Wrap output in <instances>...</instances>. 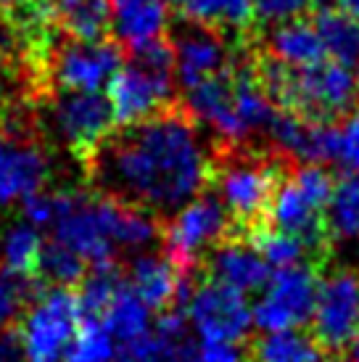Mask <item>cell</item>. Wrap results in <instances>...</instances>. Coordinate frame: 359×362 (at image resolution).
I'll return each instance as SVG.
<instances>
[{
    "label": "cell",
    "mask_w": 359,
    "mask_h": 362,
    "mask_svg": "<svg viewBox=\"0 0 359 362\" xmlns=\"http://www.w3.org/2000/svg\"><path fill=\"white\" fill-rule=\"evenodd\" d=\"M211 153L182 101L148 119L114 127L85 164L95 196L167 222L209 188Z\"/></svg>",
    "instance_id": "cell-1"
},
{
    "label": "cell",
    "mask_w": 359,
    "mask_h": 362,
    "mask_svg": "<svg viewBox=\"0 0 359 362\" xmlns=\"http://www.w3.org/2000/svg\"><path fill=\"white\" fill-rule=\"evenodd\" d=\"M293 170V161L280 151H254L249 146L220 143L211 153L209 188L230 217V241L249 243L269 228V211L280 185Z\"/></svg>",
    "instance_id": "cell-2"
},
{
    "label": "cell",
    "mask_w": 359,
    "mask_h": 362,
    "mask_svg": "<svg viewBox=\"0 0 359 362\" xmlns=\"http://www.w3.org/2000/svg\"><path fill=\"white\" fill-rule=\"evenodd\" d=\"M230 235L233 228L228 211L214 193L206 191L161 225L164 259H170L182 278H190L193 272H199L201 259L214 246L230 241Z\"/></svg>",
    "instance_id": "cell-3"
},
{
    "label": "cell",
    "mask_w": 359,
    "mask_h": 362,
    "mask_svg": "<svg viewBox=\"0 0 359 362\" xmlns=\"http://www.w3.org/2000/svg\"><path fill=\"white\" fill-rule=\"evenodd\" d=\"M124 51L119 42H80L53 37L37 66L42 71L45 93H95L119 69Z\"/></svg>",
    "instance_id": "cell-4"
},
{
    "label": "cell",
    "mask_w": 359,
    "mask_h": 362,
    "mask_svg": "<svg viewBox=\"0 0 359 362\" xmlns=\"http://www.w3.org/2000/svg\"><path fill=\"white\" fill-rule=\"evenodd\" d=\"M80 322L77 296L66 288H50L32 304L19 322V339L30 362H59L66 354Z\"/></svg>",
    "instance_id": "cell-5"
},
{
    "label": "cell",
    "mask_w": 359,
    "mask_h": 362,
    "mask_svg": "<svg viewBox=\"0 0 359 362\" xmlns=\"http://www.w3.org/2000/svg\"><path fill=\"white\" fill-rule=\"evenodd\" d=\"M319 291V270L312 264H296L278 270L267 281V293L261 296L251 317L261 331L278 333L304 325L314 312Z\"/></svg>",
    "instance_id": "cell-6"
},
{
    "label": "cell",
    "mask_w": 359,
    "mask_h": 362,
    "mask_svg": "<svg viewBox=\"0 0 359 362\" xmlns=\"http://www.w3.org/2000/svg\"><path fill=\"white\" fill-rule=\"evenodd\" d=\"M50 122L82 167L114 130V111L100 93H53Z\"/></svg>",
    "instance_id": "cell-7"
},
{
    "label": "cell",
    "mask_w": 359,
    "mask_h": 362,
    "mask_svg": "<svg viewBox=\"0 0 359 362\" xmlns=\"http://www.w3.org/2000/svg\"><path fill=\"white\" fill-rule=\"evenodd\" d=\"M314 341L328 352H343L359 339V275L336 272L319 281L317 304L312 312Z\"/></svg>",
    "instance_id": "cell-8"
},
{
    "label": "cell",
    "mask_w": 359,
    "mask_h": 362,
    "mask_svg": "<svg viewBox=\"0 0 359 362\" xmlns=\"http://www.w3.org/2000/svg\"><path fill=\"white\" fill-rule=\"evenodd\" d=\"M190 320L209 344H233L246 339L251 328V307L246 296L222 283L204 281L188 302Z\"/></svg>",
    "instance_id": "cell-9"
},
{
    "label": "cell",
    "mask_w": 359,
    "mask_h": 362,
    "mask_svg": "<svg viewBox=\"0 0 359 362\" xmlns=\"http://www.w3.org/2000/svg\"><path fill=\"white\" fill-rule=\"evenodd\" d=\"M109 103L114 127L148 119L172 103V74H156L130 61L109 80Z\"/></svg>",
    "instance_id": "cell-10"
},
{
    "label": "cell",
    "mask_w": 359,
    "mask_h": 362,
    "mask_svg": "<svg viewBox=\"0 0 359 362\" xmlns=\"http://www.w3.org/2000/svg\"><path fill=\"white\" fill-rule=\"evenodd\" d=\"M172 45H175V66L185 90H193L201 82L228 71L235 61V53L240 51L222 32L201 24H190L188 30H182L177 40H172Z\"/></svg>",
    "instance_id": "cell-11"
},
{
    "label": "cell",
    "mask_w": 359,
    "mask_h": 362,
    "mask_svg": "<svg viewBox=\"0 0 359 362\" xmlns=\"http://www.w3.org/2000/svg\"><path fill=\"white\" fill-rule=\"evenodd\" d=\"M199 270H204V281L222 283L238 293L254 291L269 281L267 262L246 241H225L214 246L201 259Z\"/></svg>",
    "instance_id": "cell-12"
},
{
    "label": "cell",
    "mask_w": 359,
    "mask_h": 362,
    "mask_svg": "<svg viewBox=\"0 0 359 362\" xmlns=\"http://www.w3.org/2000/svg\"><path fill=\"white\" fill-rule=\"evenodd\" d=\"M48 159L32 143L0 135V204L24 202L48 180Z\"/></svg>",
    "instance_id": "cell-13"
},
{
    "label": "cell",
    "mask_w": 359,
    "mask_h": 362,
    "mask_svg": "<svg viewBox=\"0 0 359 362\" xmlns=\"http://www.w3.org/2000/svg\"><path fill=\"white\" fill-rule=\"evenodd\" d=\"M130 291L148 310L164 315L188 302L190 278H182L164 257H140L130 270Z\"/></svg>",
    "instance_id": "cell-14"
},
{
    "label": "cell",
    "mask_w": 359,
    "mask_h": 362,
    "mask_svg": "<svg viewBox=\"0 0 359 362\" xmlns=\"http://www.w3.org/2000/svg\"><path fill=\"white\" fill-rule=\"evenodd\" d=\"M111 24L122 51L156 40L167 27L164 0H109Z\"/></svg>",
    "instance_id": "cell-15"
},
{
    "label": "cell",
    "mask_w": 359,
    "mask_h": 362,
    "mask_svg": "<svg viewBox=\"0 0 359 362\" xmlns=\"http://www.w3.org/2000/svg\"><path fill=\"white\" fill-rule=\"evenodd\" d=\"M50 19L64 37L80 42H103L111 37L109 0H50Z\"/></svg>",
    "instance_id": "cell-16"
},
{
    "label": "cell",
    "mask_w": 359,
    "mask_h": 362,
    "mask_svg": "<svg viewBox=\"0 0 359 362\" xmlns=\"http://www.w3.org/2000/svg\"><path fill=\"white\" fill-rule=\"evenodd\" d=\"M261 48L269 56L283 61L286 66H293V69L314 66V64L328 59L314 24H312V19H304V16L280 21L278 27L269 32L267 45H261Z\"/></svg>",
    "instance_id": "cell-17"
},
{
    "label": "cell",
    "mask_w": 359,
    "mask_h": 362,
    "mask_svg": "<svg viewBox=\"0 0 359 362\" xmlns=\"http://www.w3.org/2000/svg\"><path fill=\"white\" fill-rule=\"evenodd\" d=\"M312 24L317 30L325 56L349 69L359 61V21L341 8L314 11Z\"/></svg>",
    "instance_id": "cell-18"
},
{
    "label": "cell",
    "mask_w": 359,
    "mask_h": 362,
    "mask_svg": "<svg viewBox=\"0 0 359 362\" xmlns=\"http://www.w3.org/2000/svg\"><path fill=\"white\" fill-rule=\"evenodd\" d=\"M251 362H322V346L307 331H278L249 344Z\"/></svg>",
    "instance_id": "cell-19"
},
{
    "label": "cell",
    "mask_w": 359,
    "mask_h": 362,
    "mask_svg": "<svg viewBox=\"0 0 359 362\" xmlns=\"http://www.w3.org/2000/svg\"><path fill=\"white\" fill-rule=\"evenodd\" d=\"M100 322L106 325L114 341L122 346H132L148 333V307L130 291L127 283H122V288L109 304V310L103 312Z\"/></svg>",
    "instance_id": "cell-20"
},
{
    "label": "cell",
    "mask_w": 359,
    "mask_h": 362,
    "mask_svg": "<svg viewBox=\"0 0 359 362\" xmlns=\"http://www.w3.org/2000/svg\"><path fill=\"white\" fill-rule=\"evenodd\" d=\"M42 238L32 225H13L6 238H3V264L6 272L19 278V281H37V267H40ZM42 283V281H40Z\"/></svg>",
    "instance_id": "cell-21"
},
{
    "label": "cell",
    "mask_w": 359,
    "mask_h": 362,
    "mask_svg": "<svg viewBox=\"0 0 359 362\" xmlns=\"http://www.w3.org/2000/svg\"><path fill=\"white\" fill-rule=\"evenodd\" d=\"M88 262L82 259L80 254H74L69 246H64L59 241H45L40 254V267H37V281L45 286L53 283L59 288L66 286H80L88 275Z\"/></svg>",
    "instance_id": "cell-22"
},
{
    "label": "cell",
    "mask_w": 359,
    "mask_h": 362,
    "mask_svg": "<svg viewBox=\"0 0 359 362\" xmlns=\"http://www.w3.org/2000/svg\"><path fill=\"white\" fill-rule=\"evenodd\" d=\"M333 238H351L359 233V175H343L336 180L325 209Z\"/></svg>",
    "instance_id": "cell-23"
},
{
    "label": "cell",
    "mask_w": 359,
    "mask_h": 362,
    "mask_svg": "<svg viewBox=\"0 0 359 362\" xmlns=\"http://www.w3.org/2000/svg\"><path fill=\"white\" fill-rule=\"evenodd\" d=\"M117 341L111 339L106 325L100 320L80 317L77 331L66 346V362H114L117 360Z\"/></svg>",
    "instance_id": "cell-24"
},
{
    "label": "cell",
    "mask_w": 359,
    "mask_h": 362,
    "mask_svg": "<svg viewBox=\"0 0 359 362\" xmlns=\"http://www.w3.org/2000/svg\"><path fill=\"white\" fill-rule=\"evenodd\" d=\"M119 288H122V281L114 264L93 267V272L85 275V281L80 283V296H77L80 317L100 320L103 312L109 310V304L114 302V296H117Z\"/></svg>",
    "instance_id": "cell-25"
},
{
    "label": "cell",
    "mask_w": 359,
    "mask_h": 362,
    "mask_svg": "<svg viewBox=\"0 0 359 362\" xmlns=\"http://www.w3.org/2000/svg\"><path fill=\"white\" fill-rule=\"evenodd\" d=\"M249 243L257 249L261 259L267 262V267H275V270H288V267H296V264H310L307 252L301 249L299 241H293L290 235H283V233L272 230V228L259 230Z\"/></svg>",
    "instance_id": "cell-26"
},
{
    "label": "cell",
    "mask_w": 359,
    "mask_h": 362,
    "mask_svg": "<svg viewBox=\"0 0 359 362\" xmlns=\"http://www.w3.org/2000/svg\"><path fill=\"white\" fill-rule=\"evenodd\" d=\"M48 291L40 281H19L8 272H0V331L11 328L19 317L24 302H37Z\"/></svg>",
    "instance_id": "cell-27"
},
{
    "label": "cell",
    "mask_w": 359,
    "mask_h": 362,
    "mask_svg": "<svg viewBox=\"0 0 359 362\" xmlns=\"http://www.w3.org/2000/svg\"><path fill=\"white\" fill-rule=\"evenodd\" d=\"M339 161H343L351 175H359V111L349 114L339 130Z\"/></svg>",
    "instance_id": "cell-28"
},
{
    "label": "cell",
    "mask_w": 359,
    "mask_h": 362,
    "mask_svg": "<svg viewBox=\"0 0 359 362\" xmlns=\"http://www.w3.org/2000/svg\"><path fill=\"white\" fill-rule=\"evenodd\" d=\"M312 0H254V8H257V19H278L288 21L296 19L301 11L310 6Z\"/></svg>",
    "instance_id": "cell-29"
},
{
    "label": "cell",
    "mask_w": 359,
    "mask_h": 362,
    "mask_svg": "<svg viewBox=\"0 0 359 362\" xmlns=\"http://www.w3.org/2000/svg\"><path fill=\"white\" fill-rule=\"evenodd\" d=\"M24 349H21V339L16 328H6L0 331V362H21Z\"/></svg>",
    "instance_id": "cell-30"
},
{
    "label": "cell",
    "mask_w": 359,
    "mask_h": 362,
    "mask_svg": "<svg viewBox=\"0 0 359 362\" xmlns=\"http://www.w3.org/2000/svg\"><path fill=\"white\" fill-rule=\"evenodd\" d=\"M204 362H240V354L230 344H209L204 341L199 346Z\"/></svg>",
    "instance_id": "cell-31"
},
{
    "label": "cell",
    "mask_w": 359,
    "mask_h": 362,
    "mask_svg": "<svg viewBox=\"0 0 359 362\" xmlns=\"http://www.w3.org/2000/svg\"><path fill=\"white\" fill-rule=\"evenodd\" d=\"M180 362H204L201 349L196 346V344H185L182 352H180Z\"/></svg>",
    "instance_id": "cell-32"
},
{
    "label": "cell",
    "mask_w": 359,
    "mask_h": 362,
    "mask_svg": "<svg viewBox=\"0 0 359 362\" xmlns=\"http://www.w3.org/2000/svg\"><path fill=\"white\" fill-rule=\"evenodd\" d=\"M346 13H351V16H354V19L359 21V0H349V3H346Z\"/></svg>",
    "instance_id": "cell-33"
},
{
    "label": "cell",
    "mask_w": 359,
    "mask_h": 362,
    "mask_svg": "<svg viewBox=\"0 0 359 362\" xmlns=\"http://www.w3.org/2000/svg\"><path fill=\"white\" fill-rule=\"evenodd\" d=\"M6 111H8V98H6L3 88H0V122H3V117H6Z\"/></svg>",
    "instance_id": "cell-34"
},
{
    "label": "cell",
    "mask_w": 359,
    "mask_h": 362,
    "mask_svg": "<svg viewBox=\"0 0 359 362\" xmlns=\"http://www.w3.org/2000/svg\"><path fill=\"white\" fill-rule=\"evenodd\" d=\"M351 362H359V339L351 344Z\"/></svg>",
    "instance_id": "cell-35"
},
{
    "label": "cell",
    "mask_w": 359,
    "mask_h": 362,
    "mask_svg": "<svg viewBox=\"0 0 359 362\" xmlns=\"http://www.w3.org/2000/svg\"><path fill=\"white\" fill-rule=\"evenodd\" d=\"M357 93H359V77H357Z\"/></svg>",
    "instance_id": "cell-36"
},
{
    "label": "cell",
    "mask_w": 359,
    "mask_h": 362,
    "mask_svg": "<svg viewBox=\"0 0 359 362\" xmlns=\"http://www.w3.org/2000/svg\"><path fill=\"white\" fill-rule=\"evenodd\" d=\"M330 362H339V360H330Z\"/></svg>",
    "instance_id": "cell-37"
}]
</instances>
